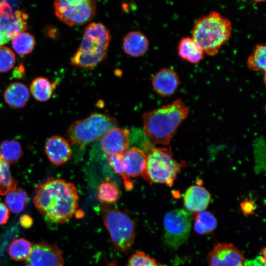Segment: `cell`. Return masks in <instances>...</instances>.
<instances>
[{
    "label": "cell",
    "mask_w": 266,
    "mask_h": 266,
    "mask_svg": "<svg viewBox=\"0 0 266 266\" xmlns=\"http://www.w3.org/2000/svg\"><path fill=\"white\" fill-rule=\"evenodd\" d=\"M194 227L196 231L200 234H205L212 232L216 227L217 221L210 212L202 211L194 213Z\"/></svg>",
    "instance_id": "cell-24"
},
{
    "label": "cell",
    "mask_w": 266,
    "mask_h": 266,
    "mask_svg": "<svg viewBox=\"0 0 266 266\" xmlns=\"http://www.w3.org/2000/svg\"><path fill=\"white\" fill-rule=\"evenodd\" d=\"M107 161L115 172L122 177L125 189L127 191L132 190L133 184L125 171L122 162V155H109Z\"/></svg>",
    "instance_id": "cell-30"
},
{
    "label": "cell",
    "mask_w": 266,
    "mask_h": 266,
    "mask_svg": "<svg viewBox=\"0 0 266 266\" xmlns=\"http://www.w3.org/2000/svg\"><path fill=\"white\" fill-rule=\"evenodd\" d=\"M25 266H32L31 265H30V264H28Z\"/></svg>",
    "instance_id": "cell-39"
},
{
    "label": "cell",
    "mask_w": 266,
    "mask_h": 266,
    "mask_svg": "<svg viewBox=\"0 0 266 266\" xmlns=\"http://www.w3.org/2000/svg\"><path fill=\"white\" fill-rule=\"evenodd\" d=\"M111 205L102 203L100 206L103 221L115 248L126 254L134 243L135 224L127 214Z\"/></svg>",
    "instance_id": "cell-6"
},
{
    "label": "cell",
    "mask_w": 266,
    "mask_h": 266,
    "mask_svg": "<svg viewBox=\"0 0 266 266\" xmlns=\"http://www.w3.org/2000/svg\"><path fill=\"white\" fill-rule=\"evenodd\" d=\"M116 119L109 115L95 112L76 121L69 127L67 133L71 145H84L101 137L109 129L117 127Z\"/></svg>",
    "instance_id": "cell-7"
},
{
    "label": "cell",
    "mask_w": 266,
    "mask_h": 266,
    "mask_svg": "<svg viewBox=\"0 0 266 266\" xmlns=\"http://www.w3.org/2000/svg\"><path fill=\"white\" fill-rule=\"evenodd\" d=\"M189 113L188 107L181 99L145 112L142 116L143 132L152 143L169 146L178 127Z\"/></svg>",
    "instance_id": "cell-2"
},
{
    "label": "cell",
    "mask_w": 266,
    "mask_h": 266,
    "mask_svg": "<svg viewBox=\"0 0 266 266\" xmlns=\"http://www.w3.org/2000/svg\"><path fill=\"white\" fill-rule=\"evenodd\" d=\"M130 131L115 127L109 129L101 137L102 150L109 155H122L129 146Z\"/></svg>",
    "instance_id": "cell-13"
},
{
    "label": "cell",
    "mask_w": 266,
    "mask_h": 266,
    "mask_svg": "<svg viewBox=\"0 0 266 266\" xmlns=\"http://www.w3.org/2000/svg\"><path fill=\"white\" fill-rule=\"evenodd\" d=\"M5 202L11 212L19 213L27 205L28 197L25 190L17 187L6 194Z\"/></svg>",
    "instance_id": "cell-22"
},
{
    "label": "cell",
    "mask_w": 266,
    "mask_h": 266,
    "mask_svg": "<svg viewBox=\"0 0 266 266\" xmlns=\"http://www.w3.org/2000/svg\"><path fill=\"white\" fill-rule=\"evenodd\" d=\"M243 211L246 214L251 213L254 209V204L250 201H243L241 203Z\"/></svg>",
    "instance_id": "cell-36"
},
{
    "label": "cell",
    "mask_w": 266,
    "mask_h": 266,
    "mask_svg": "<svg viewBox=\"0 0 266 266\" xmlns=\"http://www.w3.org/2000/svg\"><path fill=\"white\" fill-rule=\"evenodd\" d=\"M177 49L179 56L190 63H199L203 58V51L192 37L181 38Z\"/></svg>",
    "instance_id": "cell-20"
},
{
    "label": "cell",
    "mask_w": 266,
    "mask_h": 266,
    "mask_svg": "<svg viewBox=\"0 0 266 266\" xmlns=\"http://www.w3.org/2000/svg\"><path fill=\"white\" fill-rule=\"evenodd\" d=\"M149 149L142 174L143 178L150 184L161 183L171 186L186 163H178L174 159L170 146Z\"/></svg>",
    "instance_id": "cell-5"
},
{
    "label": "cell",
    "mask_w": 266,
    "mask_h": 266,
    "mask_svg": "<svg viewBox=\"0 0 266 266\" xmlns=\"http://www.w3.org/2000/svg\"><path fill=\"white\" fill-rule=\"evenodd\" d=\"M97 196L102 204H111L118 200L120 190L114 182L105 181L99 186Z\"/></svg>",
    "instance_id": "cell-26"
},
{
    "label": "cell",
    "mask_w": 266,
    "mask_h": 266,
    "mask_svg": "<svg viewBox=\"0 0 266 266\" xmlns=\"http://www.w3.org/2000/svg\"><path fill=\"white\" fill-rule=\"evenodd\" d=\"M111 39L109 30L103 24H89L85 29L77 50L70 59L71 64L80 68H93L105 59Z\"/></svg>",
    "instance_id": "cell-3"
},
{
    "label": "cell",
    "mask_w": 266,
    "mask_h": 266,
    "mask_svg": "<svg viewBox=\"0 0 266 266\" xmlns=\"http://www.w3.org/2000/svg\"><path fill=\"white\" fill-rule=\"evenodd\" d=\"M33 245L28 240L23 238L14 239L8 247V254L16 261L27 260L32 252Z\"/></svg>",
    "instance_id": "cell-25"
},
{
    "label": "cell",
    "mask_w": 266,
    "mask_h": 266,
    "mask_svg": "<svg viewBox=\"0 0 266 266\" xmlns=\"http://www.w3.org/2000/svg\"><path fill=\"white\" fill-rule=\"evenodd\" d=\"M9 217V209L4 203L0 202V226L6 223Z\"/></svg>",
    "instance_id": "cell-33"
},
{
    "label": "cell",
    "mask_w": 266,
    "mask_h": 266,
    "mask_svg": "<svg viewBox=\"0 0 266 266\" xmlns=\"http://www.w3.org/2000/svg\"><path fill=\"white\" fill-rule=\"evenodd\" d=\"M106 266H118L117 264H116V262L115 261H113L109 263Z\"/></svg>",
    "instance_id": "cell-38"
},
{
    "label": "cell",
    "mask_w": 266,
    "mask_h": 266,
    "mask_svg": "<svg viewBox=\"0 0 266 266\" xmlns=\"http://www.w3.org/2000/svg\"><path fill=\"white\" fill-rule=\"evenodd\" d=\"M17 185V181L11 175L9 164L0 155V195H6L16 188Z\"/></svg>",
    "instance_id": "cell-27"
},
{
    "label": "cell",
    "mask_w": 266,
    "mask_h": 266,
    "mask_svg": "<svg viewBox=\"0 0 266 266\" xmlns=\"http://www.w3.org/2000/svg\"><path fill=\"white\" fill-rule=\"evenodd\" d=\"M56 82L51 83L47 78L38 77L31 84L30 91L33 98L39 101H46L51 97Z\"/></svg>",
    "instance_id": "cell-21"
},
{
    "label": "cell",
    "mask_w": 266,
    "mask_h": 266,
    "mask_svg": "<svg viewBox=\"0 0 266 266\" xmlns=\"http://www.w3.org/2000/svg\"><path fill=\"white\" fill-rule=\"evenodd\" d=\"M33 201L47 220L63 224L76 212L79 196L71 182L51 177L36 186Z\"/></svg>",
    "instance_id": "cell-1"
},
{
    "label": "cell",
    "mask_w": 266,
    "mask_h": 266,
    "mask_svg": "<svg viewBox=\"0 0 266 266\" xmlns=\"http://www.w3.org/2000/svg\"><path fill=\"white\" fill-rule=\"evenodd\" d=\"M266 47L264 44H257L246 61L247 67L253 71H264L266 68Z\"/></svg>",
    "instance_id": "cell-29"
},
{
    "label": "cell",
    "mask_w": 266,
    "mask_h": 266,
    "mask_svg": "<svg viewBox=\"0 0 266 266\" xmlns=\"http://www.w3.org/2000/svg\"><path fill=\"white\" fill-rule=\"evenodd\" d=\"M28 15L17 10L14 13L5 1L0 5V29L10 39H12L27 28L26 21Z\"/></svg>",
    "instance_id": "cell-11"
},
{
    "label": "cell",
    "mask_w": 266,
    "mask_h": 266,
    "mask_svg": "<svg viewBox=\"0 0 266 266\" xmlns=\"http://www.w3.org/2000/svg\"><path fill=\"white\" fill-rule=\"evenodd\" d=\"M149 46L146 36L138 31H132L126 34L123 40V47L125 53L133 57L144 55Z\"/></svg>",
    "instance_id": "cell-18"
},
{
    "label": "cell",
    "mask_w": 266,
    "mask_h": 266,
    "mask_svg": "<svg viewBox=\"0 0 266 266\" xmlns=\"http://www.w3.org/2000/svg\"><path fill=\"white\" fill-rule=\"evenodd\" d=\"M126 266H165L154 259L139 251L133 254L129 259Z\"/></svg>",
    "instance_id": "cell-32"
},
{
    "label": "cell",
    "mask_w": 266,
    "mask_h": 266,
    "mask_svg": "<svg viewBox=\"0 0 266 266\" xmlns=\"http://www.w3.org/2000/svg\"><path fill=\"white\" fill-rule=\"evenodd\" d=\"M29 89L26 85L20 82L10 84L3 94L5 102L13 108L24 107L29 100Z\"/></svg>",
    "instance_id": "cell-19"
},
{
    "label": "cell",
    "mask_w": 266,
    "mask_h": 266,
    "mask_svg": "<svg viewBox=\"0 0 266 266\" xmlns=\"http://www.w3.org/2000/svg\"><path fill=\"white\" fill-rule=\"evenodd\" d=\"M35 39L31 34L22 32L12 39V46L14 50L20 55L31 53L35 45Z\"/></svg>",
    "instance_id": "cell-28"
},
{
    "label": "cell",
    "mask_w": 266,
    "mask_h": 266,
    "mask_svg": "<svg viewBox=\"0 0 266 266\" xmlns=\"http://www.w3.org/2000/svg\"><path fill=\"white\" fill-rule=\"evenodd\" d=\"M154 91L162 97L172 95L180 84L178 74L172 68H163L158 70L152 78Z\"/></svg>",
    "instance_id": "cell-14"
},
{
    "label": "cell",
    "mask_w": 266,
    "mask_h": 266,
    "mask_svg": "<svg viewBox=\"0 0 266 266\" xmlns=\"http://www.w3.org/2000/svg\"><path fill=\"white\" fill-rule=\"evenodd\" d=\"M230 20L217 11H211L197 19L192 31V37L204 54L216 55L230 38L232 33Z\"/></svg>",
    "instance_id": "cell-4"
},
{
    "label": "cell",
    "mask_w": 266,
    "mask_h": 266,
    "mask_svg": "<svg viewBox=\"0 0 266 266\" xmlns=\"http://www.w3.org/2000/svg\"><path fill=\"white\" fill-rule=\"evenodd\" d=\"M192 215L187 209H176L167 212L164 217V240L176 249L188 239L191 227Z\"/></svg>",
    "instance_id": "cell-8"
},
{
    "label": "cell",
    "mask_w": 266,
    "mask_h": 266,
    "mask_svg": "<svg viewBox=\"0 0 266 266\" xmlns=\"http://www.w3.org/2000/svg\"><path fill=\"white\" fill-rule=\"evenodd\" d=\"M3 0H0V5L1 4V3L2 2Z\"/></svg>",
    "instance_id": "cell-40"
},
{
    "label": "cell",
    "mask_w": 266,
    "mask_h": 266,
    "mask_svg": "<svg viewBox=\"0 0 266 266\" xmlns=\"http://www.w3.org/2000/svg\"><path fill=\"white\" fill-rule=\"evenodd\" d=\"M20 223L23 228H29L32 226L33 221L30 216L23 215L20 219Z\"/></svg>",
    "instance_id": "cell-35"
},
{
    "label": "cell",
    "mask_w": 266,
    "mask_h": 266,
    "mask_svg": "<svg viewBox=\"0 0 266 266\" xmlns=\"http://www.w3.org/2000/svg\"><path fill=\"white\" fill-rule=\"evenodd\" d=\"M23 154L20 143L15 140H4L0 144V155L9 164L19 162Z\"/></svg>",
    "instance_id": "cell-23"
},
{
    "label": "cell",
    "mask_w": 266,
    "mask_h": 266,
    "mask_svg": "<svg viewBox=\"0 0 266 266\" xmlns=\"http://www.w3.org/2000/svg\"><path fill=\"white\" fill-rule=\"evenodd\" d=\"M211 196L205 188L200 185H192L185 191L183 196L184 204L187 210L199 212L207 207Z\"/></svg>",
    "instance_id": "cell-16"
},
{
    "label": "cell",
    "mask_w": 266,
    "mask_h": 266,
    "mask_svg": "<svg viewBox=\"0 0 266 266\" xmlns=\"http://www.w3.org/2000/svg\"><path fill=\"white\" fill-rule=\"evenodd\" d=\"M57 17L70 26L82 25L95 16L97 3L93 0H58L54 4Z\"/></svg>",
    "instance_id": "cell-9"
},
{
    "label": "cell",
    "mask_w": 266,
    "mask_h": 266,
    "mask_svg": "<svg viewBox=\"0 0 266 266\" xmlns=\"http://www.w3.org/2000/svg\"><path fill=\"white\" fill-rule=\"evenodd\" d=\"M10 40L0 29V46L8 42Z\"/></svg>",
    "instance_id": "cell-37"
},
{
    "label": "cell",
    "mask_w": 266,
    "mask_h": 266,
    "mask_svg": "<svg viewBox=\"0 0 266 266\" xmlns=\"http://www.w3.org/2000/svg\"><path fill=\"white\" fill-rule=\"evenodd\" d=\"M45 152L50 162L55 166L63 165L69 161L71 156L68 141L60 135L53 136L46 141Z\"/></svg>",
    "instance_id": "cell-15"
},
{
    "label": "cell",
    "mask_w": 266,
    "mask_h": 266,
    "mask_svg": "<svg viewBox=\"0 0 266 266\" xmlns=\"http://www.w3.org/2000/svg\"><path fill=\"white\" fill-rule=\"evenodd\" d=\"M15 61V55L10 48L0 46V72H5L11 69Z\"/></svg>",
    "instance_id": "cell-31"
},
{
    "label": "cell",
    "mask_w": 266,
    "mask_h": 266,
    "mask_svg": "<svg viewBox=\"0 0 266 266\" xmlns=\"http://www.w3.org/2000/svg\"><path fill=\"white\" fill-rule=\"evenodd\" d=\"M146 154L142 150L133 147L122 154V162L126 174L135 177L142 175L145 168Z\"/></svg>",
    "instance_id": "cell-17"
},
{
    "label": "cell",
    "mask_w": 266,
    "mask_h": 266,
    "mask_svg": "<svg viewBox=\"0 0 266 266\" xmlns=\"http://www.w3.org/2000/svg\"><path fill=\"white\" fill-rule=\"evenodd\" d=\"M27 262L32 266H64L63 252L56 245L41 241L33 246Z\"/></svg>",
    "instance_id": "cell-10"
},
{
    "label": "cell",
    "mask_w": 266,
    "mask_h": 266,
    "mask_svg": "<svg viewBox=\"0 0 266 266\" xmlns=\"http://www.w3.org/2000/svg\"><path fill=\"white\" fill-rule=\"evenodd\" d=\"M265 255L260 256L255 260L245 262L244 266H265Z\"/></svg>",
    "instance_id": "cell-34"
},
{
    "label": "cell",
    "mask_w": 266,
    "mask_h": 266,
    "mask_svg": "<svg viewBox=\"0 0 266 266\" xmlns=\"http://www.w3.org/2000/svg\"><path fill=\"white\" fill-rule=\"evenodd\" d=\"M209 266H244L243 254L232 244L219 243L208 255Z\"/></svg>",
    "instance_id": "cell-12"
}]
</instances>
